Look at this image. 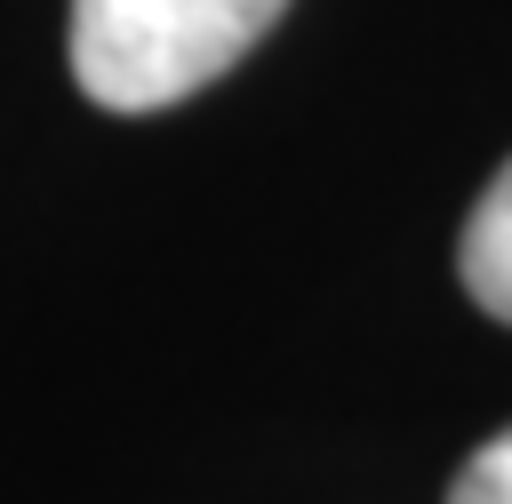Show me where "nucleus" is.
I'll use <instances>...</instances> for the list:
<instances>
[{
    "label": "nucleus",
    "instance_id": "1",
    "mask_svg": "<svg viewBox=\"0 0 512 504\" xmlns=\"http://www.w3.org/2000/svg\"><path fill=\"white\" fill-rule=\"evenodd\" d=\"M288 0H72V80L104 112H160L232 72Z\"/></svg>",
    "mask_w": 512,
    "mask_h": 504
},
{
    "label": "nucleus",
    "instance_id": "2",
    "mask_svg": "<svg viewBox=\"0 0 512 504\" xmlns=\"http://www.w3.org/2000/svg\"><path fill=\"white\" fill-rule=\"evenodd\" d=\"M456 272H464V296L512 328V160L488 176V192L472 200L464 216V240H456Z\"/></svg>",
    "mask_w": 512,
    "mask_h": 504
},
{
    "label": "nucleus",
    "instance_id": "3",
    "mask_svg": "<svg viewBox=\"0 0 512 504\" xmlns=\"http://www.w3.org/2000/svg\"><path fill=\"white\" fill-rule=\"evenodd\" d=\"M448 504H512V424L464 456V472H456Z\"/></svg>",
    "mask_w": 512,
    "mask_h": 504
}]
</instances>
